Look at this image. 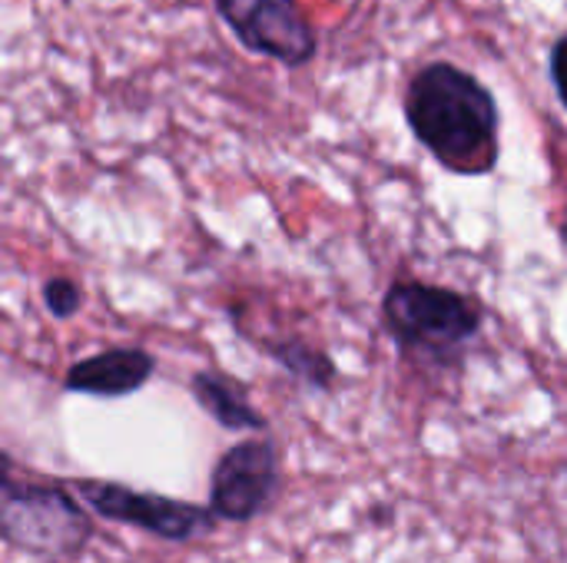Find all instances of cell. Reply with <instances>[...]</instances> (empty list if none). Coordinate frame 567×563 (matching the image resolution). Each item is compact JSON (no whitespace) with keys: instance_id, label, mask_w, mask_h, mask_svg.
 I'll return each instance as SVG.
<instances>
[{"instance_id":"1","label":"cell","mask_w":567,"mask_h":563,"mask_svg":"<svg viewBox=\"0 0 567 563\" xmlns=\"http://www.w3.org/2000/svg\"><path fill=\"white\" fill-rule=\"evenodd\" d=\"M415 139L452 173L482 176L498 159V103L455 63H429L405 93Z\"/></svg>"},{"instance_id":"8","label":"cell","mask_w":567,"mask_h":563,"mask_svg":"<svg viewBox=\"0 0 567 563\" xmlns=\"http://www.w3.org/2000/svg\"><path fill=\"white\" fill-rule=\"evenodd\" d=\"M189 392L203 405V411L229 431H262L266 428V418L252 408L246 388L236 378H229L226 372H196L189 382Z\"/></svg>"},{"instance_id":"3","label":"cell","mask_w":567,"mask_h":563,"mask_svg":"<svg viewBox=\"0 0 567 563\" xmlns=\"http://www.w3.org/2000/svg\"><path fill=\"white\" fill-rule=\"evenodd\" d=\"M382 319L405 352L429 362H458L465 345L482 332V309L468 295L415 279L395 282L385 292Z\"/></svg>"},{"instance_id":"9","label":"cell","mask_w":567,"mask_h":563,"mask_svg":"<svg viewBox=\"0 0 567 563\" xmlns=\"http://www.w3.org/2000/svg\"><path fill=\"white\" fill-rule=\"evenodd\" d=\"M286 372H292L296 378H302L306 385H312V388H329L332 385V378H336V365H332V358L329 355H322V352H316L312 345H306V342H272L269 348H266Z\"/></svg>"},{"instance_id":"10","label":"cell","mask_w":567,"mask_h":563,"mask_svg":"<svg viewBox=\"0 0 567 563\" xmlns=\"http://www.w3.org/2000/svg\"><path fill=\"white\" fill-rule=\"evenodd\" d=\"M43 302H47V312L53 315V319H73L76 312H80V305H83V292H80V285L73 282V279H66V275H56V279H50L47 285H43Z\"/></svg>"},{"instance_id":"4","label":"cell","mask_w":567,"mask_h":563,"mask_svg":"<svg viewBox=\"0 0 567 563\" xmlns=\"http://www.w3.org/2000/svg\"><path fill=\"white\" fill-rule=\"evenodd\" d=\"M76 494L106 521H120L130 528H143L163 541H193L216 528V518L189 501H176L166 494L133 491L116 481H73Z\"/></svg>"},{"instance_id":"2","label":"cell","mask_w":567,"mask_h":563,"mask_svg":"<svg viewBox=\"0 0 567 563\" xmlns=\"http://www.w3.org/2000/svg\"><path fill=\"white\" fill-rule=\"evenodd\" d=\"M93 521L53 484H37L13 471L0 451V541L43 561H73L86 551Z\"/></svg>"},{"instance_id":"7","label":"cell","mask_w":567,"mask_h":563,"mask_svg":"<svg viewBox=\"0 0 567 563\" xmlns=\"http://www.w3.org/2000/svg\"><path fill=\"white\" fill-rule=\"evenodd\" d=\"M156 372V358L146 348H106L100 355H90L76 362L63 388L73 395H93V398H126L140 392Z\"/></svg>"},{"instance_id":"5","label":"cell","mask_w":567,"mask_h":563,"mask_svg":"<svg viewBox=\"0 0 567 563\" xmlns=\"http://www.w3.org/2000/svg\"><path fill=\"white\" fill-rule=\"evenodd\" d=\"M279 488V451L272 441H243L229 448L209 481V514L216 521L246 524L259 518Z\"/></svg>"},{"instance_id":"6","label":"cell","mask_w":567,"mask_h":563,"mask_svg":"<svg viewBox=\"0 0 567 563\" xmlns=\"http://www.w3.org/2000/svg\"><path fill=\"white\" fill-rule=\"evenodd\" d=\"M219 17L256 53L302 66L316 53V30L296 0H216Z\"/></svg>"}]
</instances>
